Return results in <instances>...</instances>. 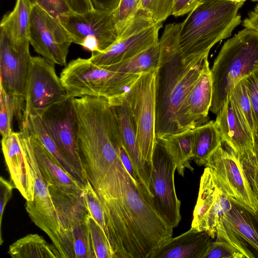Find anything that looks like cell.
Instances as JSON below:
<instances>
[{
	"instance_id": "cell-1",
	"label": "cell",
	"mask_w": 258,
	"mask_h": 258,
	"mask_svg": "<svg viewBox=\"0 0 258 258\" xmlns=\"http://www.w3.org/2000/svg\"><path fill=\"white\" fill-rule=\"evenodd\" d=\"M95 191L114 258H149L172 237L173 228L157 211L150 192L133 179L120 157L104 171Z\"/></svg>"
},
{
	"instance_id": "cell-2",
	"label": "cell",
	"mask_w": 258,
	"mask_h": 258,
	"mask_svg": "<svg viewBox=\"0 0 258 258\" xmlns=\"http://www.w3.org/2000/svg\"><path fill=\"white\" fill-rule=\"evenodd\" d=\"M181 23L165 26L159 40L160 63L156 83L157 137L180 133L179 108L198 79L205 59L185 61L179 44Z\"/></svg>"
},
{
	"instance_id": "cell-3",
	"label": "cell",
	"mask_w": 258,
	"mask_h": 258,
	"mask_svg": "<svg viewBox=\"0 0 258 258\" xmlns=\"http://www.w3.org/2000/svg\"><path fill=\"white\" fill-rule=\"evenodd\" d=\"M244 2L198 0L181 23L179 44L185 61L208 56L212 47L230 37L241 22L239 13Z\"/></svg>"
},
{
	"instance_id": "cell-4",
	"label": "cell",
	"mask_w": 258,
	"mask_h": 258,
	"mask_svg": "<svg viewBox=\"0 0 258 258\" xmlns=\"http://www.w3.org/2000/svg\"><path fill=\"white\" fill-rule=\"evenodd\" d=\"M257 68L258 32L245 28L224 42L214 61L210 111L217 115L233 87Z\"/></svg>"
},
{
	"instance_id": "cell-5",
	"label": "cell",
	"mask_w": 258,
	"mask_h": 258,
	"mask_svg": "<svg viewBox=\"0 0 258 258\" xmlns=\"http://www.w3.org/2000/svg\"><path fill=\"white\" fill-rule=\"evenodd\" d=\"M142 74L112 71L95 65L89 58L79 57L65 66L60 79L69 96L103 97L114 106L125 100Z\"/></svg>"
},
{
	"instance_id": "cell-6",
	"label": "cell",
	"mask_w": 258,
	"mask_h": 258,
	"mask_svg": "<svg viewBox=\"0 0 258 258\" xmlns=\"http://www.w3.org/2000/svg\"><path fill=\"white\" fill-rule=\"evenodd\" d=\"M23 148L31 167L34 182V200L27 201L26 210L32 222L50 238L61 258H75L74 250L64 236L49 191L47 183L39 169L25 133L20 130Z\"/></svg>"
},
{
	"instance_id": "cell-7",
	"label": "cell",
	"mask_w": 258,
	"mask_h": 258,
	"mask_svg": "<svg viewBox=\"0 0 258 258\" xmlns=\"http://www.w3.org/2000/svg\"><path fill=\"white\" fill-rule=\"evenodd\" d=\"M157 72L158 69L142 74L125 97L136 124L141 154L151 168L153 153L157 143Z\"/></svg>"
},
{
	"instance_id": "cell-8",
	"label": "cell",
	"mask_w": 258,
	"mask_h": 258,
	"mask_svg": "<svg viewBox=\"0 0 258 258\" xmlns=\"http://www.w3.org/2000/svg\"><path fill=\"white\" fill-rule=\"evenodd\" d=\"M205 166L210 168L216 181L233 203L251 215L256 212V200L238 154L222 143Z\"/></svg>"
},
{
	"instance_id": "cell-9",
	"label": "cell",
	"mask_w": 258,
	"mask_h": 258,
	"mask_svg": "<svg viewBox=\"0 0 258 258\" xmlns=\"http://www.w3.org/2000/svg\"><path fill=\"white\" fill-rule=\"evenodd\" d=\"M59 19L73 43L91 52L103 51L119 39L113 12L95 9L84 13L71 11Z\"/></svg>"
},
{
	"instance_id": "cell-10",
	"label": "cell",
	"mask_w": 258,
	"mask_h": 258,
	"mask_svg": "<svg viewBox=\"0 0 258 258\" xmlns=\"http://www.w3.org/2000/svg\"><path fill=\"white\" fill-rule=\"evenodd\" d=\"M176 166L174 160L157 139L153 153L149 190L157 211L173 228L181 219V202L178 199L174 184Z\"/></svg>"
},
{
	"instance_id": "cell-11",
	"label": "cell",
	"mask_w": 258,
	"mask_h": 258,
	"mask_svg": "<svg viewBox=\"0 0 258 258\" xmlns=\"http://www.w3.org/2000/svg\"><path fill=\"white\" fill-rule=\"evenodd\" d=\"M55 63L40 56H32L25 100L24 121L29 116H40L49 107L69 96Z\"/></svg>"
},
{
	"instance_id": "cell-12",
	"label": "cell",
	"mask_w": 258,
	"mask_h": 258,
	"mask_svg": "<svg viewBox=\"0 0 258 258\" xmlns=\"http://www.w3.org/2000/svg\"><path fill=\"white\" fill-rule=\"evenodd\" d=\"M74 98L69 96L53 104L40 116L62 155L87 183L88 180L77 143Z\"/></svg>"
},
{
	"instance_id": "cell-13",
	"label": "cell",
	"mask_w": 258,
	"mask_h": 258,
	"mask_svg": "<svg viewBox=\"0 0 258 258\" xmlns=\"http://www.w3.org/2000/svg\"><path fill=\"white\" fill-rule=\"evenodd\" d=\"M30 44L42 57L55 64L67 65L72 38L59 18L52 16L37 5L32 6Z\"/></svg>"
},
{
	"instance_id": "cell-14",
	"label": "cell",
	"mask_w": 258,
	"mask_h": 258,
	"mask_svg": "<svg viewBox=\"0 0 258 258\" xmlns=\"http://www.w3.org/2000/svg\"><path fill=\"white\" fill-rule=\"evenodd\" d=\"M232 201L216 181L208 167L201 176L198 199L191 228L208 232L213 239L224 226V220L230 210Z\"/></svg>"
},
{
	"instance_id": "cell-15",
	"label": "cell",
	"mask_w": 258,
	"mask_h": 258,
	"mask_svg": "<svg viewBox=\"0 0 258 258\" xmlns=\"http://www.w3.org/2000/svg\"><path fill=\"white\" fill-rule=\"evenodd\" d=\"M29 44V40L14 44L0 32L1 87L25 100L32 58Z\"/></svg>"
},
{
	"instance_id": "cell-16",
	"label": "cell",
	"mask_w": 258,
	"mask_h": 258,
	"mask_svg": "<svg viewBox=\"0 0 258 258\" xmlns=\"http://www.w3.org/2000/svg\"><path fill=\"white\" fill-rule=\"evenodd\" d=\"M213 96L211 69L207 57L201 72L182 102L178 113L179 132L193 129L208 122Z\"/></svg>"
},
{
	"instance_id": "cell-17",
	"label": "cell",
	"mask_w": 258,
	"mask_h": 258,
	"mask_svg": "<svg viewBox=\"0 0 258 258\" xmlns=\"http://www.w3.org/2000/svg\"><path fill=\"white\" fill-rule=\"evenodd\" d=\"M215 122L223 143L241 156L253 155V134L229 94Z\"/></svg>"
},
{
	"instance_id": "cell-18",
	"label": "cell",
	"mask_w": 258,
	"mask_h": 258,
	"mask_svg": "<svg viewBox=\"0 0 258 258\" xmlns=\"http://www.w3.org/2000/svg\"><path fill=\"white\" fill-rule=\"evenodd\" d=\"M162 23L121 37L102 52H91L89 59L95 65L107 68L128 59L159 42L158 32Z\"/></svg>"
},
{
	"instance_id": "cell-19",
	"label": "cell",
	"mask_w": 258,
	"mask_h": 258,
	"mask_svg": "<svg viewBox=\"0 0 258 258\" xmlns=\"http://www.w3.org/2000/svg\"><path fill=\"white\" fill-rule=\"evenodd\" d=\"M1 142L11 182L27 201H33L34 179L21 141L20 133L12 132L3 136Z\"/></svg>"
},
{
	"instance_id": "cell-20",
	"label": "cell",
	"mask_w": 258,
	"mask_h": 258,
	"mask_svg": "<svg viewBox=\"0 0 258 258\" xmlns=\"http://www.w3.org/2000/svg\"><path fill=\"white\" fill-rule=\"evenodd\" d=\"M113 106L123 145L141 181L150 192L149 183L151 168L145 161L141 154L137 140L136 126L130 110L125 100Z\"/></svg>"
},
{
	"instance_id": "cell-21",
	"label": "cell",
	"mask_w": 258,
	"mask_h": 258,
	"mask_svg": "<svg viewBox=\"0 0 258 258\" xmlns=\"http://www.w3.org/2000/svg\"><path fill=\"white\" fill-rule=\"evenodd\" d=\"M213 239L208 232L190 228L179 236L170 238L149 258H202Z\"/></svg>"
},
{
	"instance_id": "cell-22",
	"label": "cell",
	"mask_w": 258,
	"mask_h": 258,
	"mask_svg": "<svg viewBox=\"0 0 258 258\" xmlns=\"http://www.w3.org/2000/svg\"><path fill=\"white\" fill-rule=\"evenodd\" d=\"M19 128L26 135L39 169L47 183L77 190L84 189L85 185L60 166L38 138L28 129L25 123Z\"/></svg>"
},
{
	"instance_id": "cell-23",
	"label": "cell",
	"mask_w": 258,
	"mask_h": 258,
	"mask_svg": "<svg viewBox=\"0 0 258 258\" xmlns=\"http://www.w3.org/2000/svg\"><path fill=\"white\" fill-rule=\"evenodd\" d=\"M32 6L29 0H17L13 10L3 17L0 32L12 43L29 40Z\"/></svg>"
},
{
	"instance_id": "cell-24",
	"label": "cell",
	"mask_w": 258,
	"mask_h": 258,
	"mask_svg": "<svg viewBox=\"0 0 258 258\" xmlns=\"http://www.w3.org/2000/svg\"><path fill=\"white\" fill-rule=\"evenodd\" d=\"M173 158L178 173L184 177L186 168L193 171L190 161L193 158V130L157 137Z\"/></svg>"
},
{
	"instance_id": "cell-25",
	"label": "cell",
	"mask_w": 258,
	"mask_h": 258,
	"mask_svg": "<svg viewBox=\"0 0 258 258\" xmlns=\"http://www.w3.org/2000/svg\"><path fill=\"white\" fill-rule=\"evenodd\" d=\"M253 220L249 212L232 202L231 208L225 216L224 225L258 254V227Z\"/></svg>"
},
{
	"instance_id": "cell-26",
	"label": "cell",
	"mask_w": 258,
	"mask_h": 258,
	"mask_svg": "<svg viewBox=\"0 0 258 258\" xmlns=\"http://www.w3.org/2000/svg\"><path fill=\"white\" fill-rule=\"evenodd\" d=\"M202 258H253L255 256L239 238L227 230L224 226L216 234Z\"/></svg>"
},
{
	"instance_id": "cell-27",
	"label": "cell",
	"mask_w": 258,
	"mask_h": 258,
	"mask_svg": "<svg viewBox=\"0 0 258 258\" xmlns=\"http://www.w3.org/2000/svg\"><path fill=\"white\" fill-rule=\"evenodd\" d=\"M193 158L198 166H205L212 154L222 145L215 121L211 120L192 129Z\"/></svg>"
},
{
	"instance_id": "cell-28",
	"label": "cell",
	"mask_w": 258,
	"mask_h": 258,
	"mask_svg": "<svg viewBox=\"0 0 258 258\" xmlns=\"http://www.w3.org/2000/svg\"><path fill=\"white\" fill-rule=\"evenodd\" d=\"M8 253L13 258H61L54 245L38 234H30L10 245Z\"/></svg>"
},
{
	"instance_id": "cell-29",
	"label": "cell",
	"mask_w": 258,
	"mask_h": 258,
	"mask_svg": "<svg viewBox=\"0 0 258 258\" xmlns=\"http://www.w3.org/2000/svg\"><path fill=\"white\" fill-rule=\"evenodd\" d=\"M40 140L60 166L85 186L86 183L76 169L68 161L49 135L40 116H29L23 122Z\"/></svg>"
},
{
	"instance_id": "cell-30",
	"label": "cell",
	"mask_w": 258,
	"mask_h": 258,
	"mask_svg": "<svg viewBox=\"0 0 258 258\" xmlns=\"http://www.w3.org/2000/svg\"><path fill=\"white\" fill-rule=\"evenodd\" d=\"M160 57L158 42L128 59L105 68L124 73L140 75L158 69Z\"/></svg>"
},
{
	"instance_id": "cell-31",
	"label": "cell",
	"mask_w": 258,
	"mask_h": 258,
	"mask_svg": "<svg viewBox=\"0 0 258 258\" xmlns=\"http://www.w3.org/2000/svg\"><path fill=\"white\" fill-rule=\"evenodd\" d=\"M25 99L7 93L1 87L0 132L2 136L13 131L14 117L17 118L19 127L24 120Z\"/></svg>"
},
{
	"instance_id": "cell-32",
	"label": "cell",
	"mask_w": 258,
	"mask_h": 258,
	"mask_svg": "<svg viewBox=\"0 0 258 258\" xmlns=\"http://www.w3.org/2000/svg\"><path fill=\"white\" fill-rule=\"evenodd\" d=\"M71 232L75 258H96L87 218L86 220L74 226Z\"/></svg>"
},
{
	"instance_id": "cell-33",
	"label": "cell",
	"mask_w": 258,
	"mask_h": 258,
	"mask_svg": "<svg viewBox=\"0 0 258 258\" xmlns=\"http://www.w3.org/2000/svg\"><path fill=\"white\" fill-rule=\"evenodd\" d=\"M140 5L141 0H120L117 8L113 11L119 39L135 19L140 9Z\"/></svg>"
},
{
	"instance_id": "cell-34",
	"label": "cell",
	"mask_w": 258,
	"mask_h": 258,
	"mask_svg": "<svg viewBox=\"0 0 258 258\" xmlns=\"http://www.w3.org/2000/svg\"><path fill=\"white\" fill-rule=\"evenodd\" d=\"M90 236L96 258H114L107 236L90 213L87 216Z\"/></svg>"
},
{
	"instance_id": "cell-35",
	"label": "cell",
	"mask_w": 258,
	"mask_h": 258,
	"mask_svg": "<svg viewBox=\"0 0 258 258\" xmlns=\"http://www.w3.org/2000/svg\"><path fill=\"white\" fill-rule=\"evenodd\" d=\"M244 116L254 134L255 124L250 99L243 79L240 80L229 94Z\"/></svg>"
},
{
	"instance_id": "cell-36",
	"label": "cell",
	"mask_w": 258,
	"mask_h": 258,
	"mask_svg": "<svg viewBox=\"0 0 258 258\" xmlns=\"http://www.w3.org/2000/svg\"><path fill=\"white\" fill-rule=\"evenodd\" d=\"M174 0H141L140 9L156 23H162L172 15Z\"/></svg>"
},
{
	"instance_id": "cell-37",
	"label": "cell",
	"mask_w": 258,
	"mask_h": 258,
	"mask_svg": "<svg viewBox=\"0 0 258 258\" xmlns=\"http://www.w3.org/2000/svg\"><path fill=\"white\" fill-rule=\"evenodd\" d=\"M84 193L90 215L102 228L107 236V232L103 209L99 198L89 181L85 186Z\"/></svg>"
},
{
	"instance_id": "cell-38",
	"label": "cell",
	"mask_w": 258,
	"mask_h": 258,
	"mask_svg": "<svg viewBox=\"0 0 258 258\" xmlns=\"http://www.w3.org/2000/svg\"><path fill=\"white\" fill-rule=\"evenodd\" d=\"M243 80L251 105L255 124L254 133L258 135V68Z\"/></svg>"
},
{
	"instance_id": "cell-39",
	"label": "cell",
	"mask_w": 258,
	"mask_h": 258,
	"mask_svg": "<svg viewBox=\"0 0 258 258\" xmlns=\"http://www.w3.org/2000/svg\"><path fill=\"white\" fill-rule=\"evenodd\" d=\"M240 157L256 200L257 211L251 215L258 224V168L255 164L253 155L240 156Z\"/></svg>"
},
{
	"instance_id": "cell-40",
	"label": "cell",
	"mask_w": 258,
	"mask_h": 258,
	"mask_svg": "<svg viewBox=\"0 0 258 258\" xmlns=\"http://www.w3.org/2000/svg\"><path fill=\"white\" fill-rule=\"evenodd\" d=\"M34 4L57 18L71 11L64 0H35Z\"/></svg>"
},
{
	"instance_id": "cell-41",
	"label": "cell",
	"mask_w": 258,
	"mask_h": 258,
	"mask_svg": "<svg viewBox=\"0 0 258 258\" xmlns=\"http://www.w3.org/2000/svg\"><path fill=\"white\" fill-rule=\"evenodd\" d=\"M14 188L15 187L11 182L7 181L2 176L0 177V245L4 242L2 233L3 216L6 205L12 196Z\"/></svg>"
},
{
	"instance_id": "cell-42",
	"label": "cell",
	"mask_w": 258,
	"mask_h": 258,
	"mask_svg": "<svg viewBox=\"0 0 258 258\" xmlns=\"http://www.w3.org/2000/svg\"><path fill=\"white\" fill-rule=\"evenodd\" d=\"M198 0H174L172 15L182 16L189 13L196 6Z\"/></svg>"
},
{
	"instance_id": "cell-43",
	"label": "cell",
	"mask_w": 258,
	"mask_h": 258,
	"mask_svg": "<svg viewBox=\"0 0 258 258\" xmlns=\"http://www.w3.org/2000/svg\"><path fill=\"white\" fill-rule=\"evenodd\" d=\"M117 149L121 161L125 169L134 180L142 184L135 170L133 164L123 145V144L118 145Z\"/></svg>"
},
{
	"instance_id": "cell-44",
	"label": "cell",
	"mask_w": 258,
	"mask_h": 258,
	"mask_svg": "<svg viewBox=\"0 0 258 258\" xmlns=\"http://www.w3.org/2000/svg\"><path fill=\"white\" fill-rule=\"evenodd\" d=\"M73 12L84 13L94 9L91 0H64Z\"/></svg>"
},
{
	"instance_id": "cell-45",
	"label": "cell",
	"mask_w": 258,
	"mask_h": 258,
	"mask_svg": "<svg viewBox=\"0 0 258 258\" xmlns=\"http://www.w3.org/2000/svg\"><path fill=\"white\" fill-rule=\"evenodd\" d=\"M120 0H91L94 9L113 12L117 8Z\"/></svg>"
},
{
	"instance_id": "cell-46",
	"label": "cell",
	"mask_w": 258,
	"mask_h": 258,
	"mask_svg": "<svg viewBox=\"0 0 258 258\" xmlns=\"http://www.w3.org/2000/svg\"><path fill=\"white\" fill-rule=\"evenodd\" d=\"M242 25L244 28H250L258 32V14L253 11L250 12L243 20Z\"/></svg>"
},
{
	"instance_id": "cell-47",
	"label": "cell",
	"mask_w": 258,
	"mask_h": 258,
	"mask_svg": "<svg viewBox=\"0 0 258 258\" xmlns=\"http://www.w3.org/2000/svg\"><path fill=\"white\" fill-rule=\"evenodd\" d=\"M253 159L258 168V135L253 134Z\"/></svg>"
},
{
	"instance_id": "cell-48",
	"label": "cell",
	"mask_w": 258,
	"mask_h": 258,
	"mask_svg": "<svg viewBox=\"0 0 258 258\" xmlns=\"http://www.w3.org/2000/svg\"><path fill=\"white\" fill-rule=\"evenodd\" d=\"M227 1H231V2H237V3L244 2H244H245L246 0H227Z\"/></svg>"
},
{
	"instance_id": "cell-49",
	"label": "cell",
	"mask_w": 258,
	"mask_h": 258,
	"mask_svg": "<svg viewBox=\"0 0 258 258\" xmlns=\"http://www.w3.org/2000/svg\"><path fill=\"white\" fill-rule=\"evenodd\" d=\"M254 12L258 14V3L257 5L255 6L254 10L253 11Z\"/></svg>"
},
{
	"instance_id": "cell-50",
	"label": "cell",
	"mask_w": 258,
	"mask_h": 258,
	"mask_svg": "<svg viewBox=\"0 0 258 258\" xmlns=\"http://www.w3.org/2000/svg\"><path fill=\"white\" fill-rule=\"evenodd\" d=\"M29 1L32 4V5H34V1L35 0H29Z\"/></svg>"
},
{
	"instance_id": "cell-51",
	"label": "cell",
	"mask_w": 258,
	"mask_h": 258,
	"mask_svg": "<svg viewBox=\"0 0 258 258\" xmlns=\"http://www.w3.org/2000/svg\"><path fill=\"white\" fill-rule=\"evenodd\" d=\"M252 2H257L258 3V0H250Z\"/></svg>"
}]
</instances>
